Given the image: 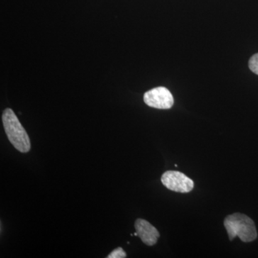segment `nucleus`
I'll return each instance as SVG.
<instances>
[{"instance_id": "f257e3e1", "label": "nucleus", "mask_w": 258, "mask_h": 258, "mask_svg": "<svg viewBox=\"0 0 258 258\" xmlns=\"http://www.w3.org/2000/svg\"><path fill=\"white\" fill-rule=\"evenodd\" d=\"M3 122L5 133L10 143L19 152H28L31 148L30 139L13 110L10 108L5 110L3 114Z\"/></svg>"}, {"instance_id": "f03ea898", "label": "nucleus", "mask_w": 258, "mask_h": 258, "mask_svg": "<svg viewBox=\"0 0 258 258\" xmlns=\"http://www.w3.org/2000/svg\"><path fill=\"white\" fill-rule=\"evenodd\" d=\"M224 225L230 240L239 237L242 242H250L257 238V230L253 220L244 214L229 215L225 219Z\"/></svg>"}, {"instance_id": "7ed1b4c3", "label": "nucleus", "mask_w": 258, "mask_h": 258, "mask_svg": "<svg viewBox=\"0 0 258 258\" xmlns=\"http://www.w3.org/2000/svg\"><path fill=\"white\" fill-rule=\"evenodd\" d=\"M161 182L167 189L179 193H188L194 189V181L183 173L167 171L161 176Z\"/></svg>"}, {"instance_id": "20e7f679", "label": "nucleus", "mask_w": 258, "mask_h": 258, "mask_svg": "<svg viewBox=\"0 0 258 258\" xmlns=\"http://www.w3.org/2000/svg\"><path fill=\"white\" fill-rule=\"evenodd\" d=\"M144 101L147 106L159 109H169L174 105L170 91L164 87H158L145 93Z\"/></svg>"}, {"instance_id": "39448f33", "label": "nucleus", "mask_w": 258, "mask_h": 258, "mask_svg": "<svg viewBox=\"0 0 258 258\" xmlns=\"http://www.w3.org/2000/svg\"><path fill=\"white\" fill-rule=\"evenodd\" d=\"M135 229L144 244L152 246L157 243L159 233L157 229L147 220L138 219L135 222Z\"/></svg>"}, {"instance_id": "423d86ee", "label": "nucleus", "mask_w": 258, "mask_h": 258, "mask_svg": "<svg viewBox=\"0 0 258 258\" xmlns=\"http://www.w3.org/2000/svg\"><path fill=\"white\" fill-rule=\"evenodd\" d=\"M249 68L252 72L258 75V53L254 54L249 59Z\"/></svg>"}, {"instance_id": "0eeeda50", "label": "nucleus", "mask_w": 258, "mask_h": 258, "mask_svg": "<svg viewBox=\"0 0 258 258\" xmlns=\"http://www.w3.org/2000/svg\"><path fill=\"white\" fill-rule=\"evenodd\" d=\"M108 258H125L126 257V253L121 247H118L112 251L111 253L107 256Z\"/></svg>"}]
</instances>
